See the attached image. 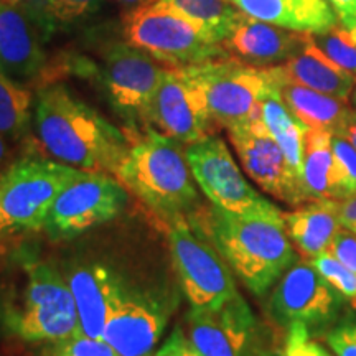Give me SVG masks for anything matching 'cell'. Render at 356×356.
Here are the masks:
<instances>
[{
  "instance_id": "ee69618b",
  "label": "cell",
  "mask_w": 356,
  "mask_h": 356,
  "mask_svg": "<svg viewBox=\"0 0 356 356\" xmlns=\"http://www.w3.org/2000/svg\"><path fill=\"white\" fill-rule=\"evenodd\" d=\"M262 356H284V353H282V351H277V350H269V351H266V353L264 355H262Z\"/></svg>"
},
{
  "instance_id": "52a82bcc",
  "label": "cell",
  "mask_w": 356,
  "mask_h": 356,
  "mask_svg": "<svg viewBox=\"0 0 356 356\" xmlns=\"http://www.w3.org/2000/svg\"><path fill=\"white\" fill-rule=\"evenodd\" d=\"M124 37L131 47L173 68L228 56L221 44L211 43L197 26L159 2L129 12Z\"/></svg>"
},
{
  "instance_id": "d6a6232c",
  "label": "cell",
  "mask_w": 356,
  "mask_h": 356,
  "mask_svg": "<svg viewBox=\"0 0 356 356\" xmlns=\"http://www.w3.org/2000/svg\"><path fill=\"white\" fill-rule=\"evenodd\" d=\"M323 338L337 356H356V317L341 318Z\"/></svg>"
},
{
  "instance_id": "8992f818",
  "label": "cell",
  "mask_w": 356,
  "mask_h": 356,
  "mask_svg": "<svg viewBox=\"0 0 356 356\" xmlns=\"http://www.w3.org/2000/svg\"><path fill=\"white\" fill-rule=\"evenodd\" d=\"M184 70L203 91L213 121L226 131L261 118L262 97L275 83L273 66L257 68L228 56Z\"/></svg>"
},
{
  "instance_id": "1f68e13d",
  "label": "cell",
  "mask_w": 356,
  "mask_h": 356,
  "mask_svg": "<svg viewBox=\"0 0 356 356\" xmlns=\"http://www.w3.org/2000/svg\"><path fill=\"white\" fill-rule=\"evenodd\" d=\"M332 149L335 155L343 200L356 195V149L340 134L332 136Z\"/></svg>"
},
{
  "instance_id": "ac0fdd59",
  "label": "cell",
  "mask_w": 356,
  "mask_h": 356,
  "mask_svg": "<svg viewBox=\"0 0 356 356\" xmlns=\"http://www.w3.org/2000/svg\"><path fill=\"white\" fill-rule=\"evenodd\" d=\"M307 35L310 33L292 32L282 26L252 19L243 12L241 19L221 47L228 56L243 63L257 68H270L287 61L299 50Z\"/></svg>"
},
{
  "instance_id": "5bb4252c",
  "label": "cell",
  "mask_w": 356,
  "mask_h": 356,
  "mask_svg": "<svg viewBox=\"0 0 356 356\" xmlns=\"http://www.w3.org/2000/svg\"><path fill=\"white\" fill-rule=\"evenodd\" d=\"M213 124L198 84L184 68L167 70L147 113L145 126L188 145L213 136Z\"/></svg>"
},
{
  "instance_id": "4fadbf2b",
  "label": "cell",
  "mask_w": 356,
  "mask_h": 356,
  "mask_svg": "<svg viewBox=\"0 0 356 356\" xmlns=\"http://www.w3.org/2000/svg\"><path fill=\"white\" fill-rule=\"evenodd\" d=\"M228 137L244 172L266 193L293 207L307 202L300 178L261 118L228 129Z\"/></svg>"
},
{
  "instance_id": "60d3db41",
  "label": "cell",
  "mask_w": 356,
  "mask_h": 356,
  "mask_svg": "<svg viewBox=\"0 0 356 356\" xmlns=\"http://www.w3.org/2000/svg\"><path fill=\"white\" fill-rule=\"evenodd\" d=\"M115 2L121 3L124 8H127V10L131 12V10H136V8L150 6V3L157 2V0H115Z\"/></svg>"
},
{
  "instance_id": "603a6c76",
  "label": "cell",
  "mask_w": 356,
  "mask_h": 356,
  "mask_svg": "<svg viewBox=\"0 0 356 356\" xmlns=\"http://www.w3.org/2000/svg\"><path fill=\"white\" fill-rule=\"evenodd\" d=\"M274 71L277 76L279 95L297 121L309 129H320L332 134H338L343 129L351 113L345 99L287 81L277 66H274Z\"/></svg>"
},
{
  "instance_id": "4316f807",
  "label": "cell",
  "mask_w": 356,
  "mask_h": 356,
  "mask_svg": "<svg viewBox=\"0 0 356 356\" xmlns=\"http://www.w3.org/2000/svg\"><path fill=\"white\" fill-rule=\"evenodd\" d=\"M33 95L29 88L0 71V134L17 142L26 136L32 122Z\"/></svg>"
},
{
  "instance_id": "277c9868",
  "label": "cell",
  "mask_w": 356,
  "mask_h": 356,
  "mask_svg": "<svg viewBox=\"0 0 356 356\" xmlns=\"http://www.w3.org/2000/svg\"><path fill=\"white\" fill-rule=\"evenodd\" d=\"M129 149L115 178L163 221L193 215L198 191L185 149L165 134L147 127L127 134Z\"/></svg>"
},
{
  "instance_id": "7bdbcfd3",
  "label": "cell",
  "mask_w": 356,
  "mask_h": 356,
  "mask_svg": "<svg viewBox=\"0 0 356 356\" xmlns=\"http://www.w3.org/2000/svg\"><path fill=\"white\" fill-rule=\"evenodd\" d=\"M350 102H351V106H353V108L356 109V83H355L353 89H351V95H350Z\"/></svg>"
},
{
  "instance_id": "f1b7e54d",
  "label": "cell",
  "mask_w": 356,
  "mask_h": 356,
  "mask_svg": "<svg viewBox=\"0 0 356 356\" xmlns=\"http://www.w3.org/2000/svg\"><path fill=\"white\" fill-rule=\"evenodd\" d=\"M314 38L325 55L356 78V26L337 25L322 35H314Z\"/></svg>"
},
{
  "instance_id": "7402d4cb",
  "label": "cell",
  "mask_w": 356,
  "mask_h": 356,
  "mask_svg": "<svg viewBox=\"0 0 356 356\" xmlns=\"http://www.w3.org/2000/svg\"><path fill=\"white\" fill-rule=\"evenodd\" d=\"M284 220L293 246L309 261L330 251L341 226L337 200L309 202L297 210L284 213Z\"/></svg>"
},
{
  "instance_id": "74e56055",
  "label": "cell",
  "mask_w": 356,
  "mask_h": 356,
  "mask_svg": "<svg viewBox=\"0 0 356 356\" xmlns=\"http://www.w3.org/2000/svg\"><path fill=\"white\" fill-rule=\"evenodd\" d=\"M338 220L346 231L356 236V195L338 202Z\"/></svg>"
},
{
  "instance_id": "8d00e7d4",
  "label": "cell",
  "mask_w": 356,
  "mask_h": 356,
  "mask_svg": "<svg viewBox=\"0 0 356 356\" xmlns=\"http://www.w3.org/2000/svg\"><path fill=\"white\" fill-rule=\"evenodd\" d=\"M328 6L335 12L340 25L345 29L356 26V0H327Z\"/></svg>"
},
{
  "instance_id": "f546056e",
  "label": "cell",
  "mask_w": 356,
  "mask_h": 356,
  "mask_svg": "<svg viewBox=\"0 0 356 356\" xmlns=\"http://www.w3.org/2000/svg\"><path fill=\"white\" fill-rule=\"evenodd\" d=\"M40 356H119L102 338H91L81 333L44 343Z\"/></svg>"
},
{
  "instance_id": "44dd1931",
  "label": "cell",
  "mask_w": 356,
  "mask_h": 356,
  "mask_svg": "<svg viewBox=\"0 0 356 356\" xmlns=\"http://www.w3.org/2000/svg\"><path fill=\"white\" fill-rule=\"evenodd\" d=\"M252 17L299 33L322 35L340 25L327 0H229Z\"/></svg>"
},
{
  "instance_id": "d6986e66",
  "label": "cell",
  "mask_w": 356,
  "mask_h": 356,
  "mask_svg": "<svg viewBox=\"0 0 356 356\" xmlns=\"http://www.w3.org/2000/svg\"><path fill=\"white\" fill-rule=\"evenodd\" d=\"M79 318V333L102 338L111 307L124 280L109 267L101 264H76L66 274Z\"/></svg>"
},
{
  "instance_id": "8fae6325",
  "label": "cell",
  "mask_w": 356,
  "mask_h": 356,
  "mask_svg": "<svg viewBox=\"0 0 356 356\" xmlns=\"http://www.w3.org/2000/svg\"><path fill=\"white\" fill-rule=\"evenodd\" d=\"M186 330L203 356H262L273 350L257 318L241 296L215 309H195L186 315Z\"/></svg>"
},
{
  "instance_id": "836d02e7",
  "label": "cell",
  "mask_w": 356,
  "mask_h": 356,
  "mask_svg": "<svg viewBox=\"0 0 356 356\" xmlns=\"http://www.w3.org/2000/svg\"><path fill=\"white\" fill-rule=\"evenodd\" d=\"M310 330L304 323H293L287 328L286 340L296 345L300 356H332L322 345L310 340Z\"/></svg>"
},
{
  "instance_id": "9a60e30c",
  "label": "cell",
  "mask_w": 356,
  "mask_h": 356,
  "mask_svg": "<svg viewBox=\"0 0 356 356\" xmlns=\"http://www.w3.org/2000/svg\"><path fill=\"white\" fill-rule=\"evenodd\" d=\"M157 60L129 43H115L106 55L102 83L109 101L129 121L145 124L147 113L165 76Z\"/></svg>"
},
{
  "instance_id": "ab89813d",
  "label": "cell",
  "mask_w": 356,
  "mask_h": 356,
  "mask_svg": "<svg viewBox=\"0 0 356 356\" xmlns=\"http://www.w3.org/2000/svg\"><path fill=\"white\" fill-rule=\"evenodd\" d=\"M8 160H10V149H8L6 137L0 134V172H2L3 168H6L8 163H10Z\"/></svg>"
},
{
  "instance_id": "f35d334b",
  "label": "cell",
  "mask_w": 356,
  "mask_h": 356,
  "mask_svg": "<svg viewBox=\"0 0 356 356\" xmlns=\"http://www.w3.org/2000/svg\"><path fill=\"white\" fill-rule=\"evenodd\" d=\"M338 134H340V136H343L345 139L348 140L350 144L356 149V109L351 111L348 119H346L343 129H341Z\"/></svg>"
},
{
  "instance_id": "30bf717a",
  "label": "cell",
  "mask_w": 356,
  "mask_h": 356,
  "mask_svg": "<svg viewBox=\"0 0 356 356\" xmlns=\"http://www.w3.org/2000/svg\"><path fill=\"white\" fill-rule=\"evenodd\" d=\"M346 302L310 262H296L279 279L267 310L280 327L304 323L312 333L332 327Z\"/></svg>"
},
{
  "instance_id": "7a4b0ae2",
  "label": "cell",
  "mask_w": 356,
  "mask_h": 356,
  "mask_svg": "<svg viewBox=\"0 0 356 356\" xmlns=\"http://www.w3.org/2000/svg\"><path fill=\"white\" fill-rule=\"evenodd\" d=\"M33 121L43 152L81 172L115 175L127 154V134L65 86L38 92Z\"/></svg>"
},
{
  "instance_id": "83f0119b",
  "label": "cell",
  "mask_w": 356,
  "mask_h": 356,
  "mask_svg": "<svg viewBox=\"0 0 356 356\" xmlns=\"http://www.w3.org/2000/svg\"><path fill=\"white\" fill-rule=\"evenodd\" d=\"M102 3L104 0H33L29 12L47 38L51 32L89 19L99 10Z\"/></svg>"
},
{
  "instance_id": "ba28073f",
  "label": "cell",
  "mask_w": 356,
  "mask_h": 356,
  "mask_svg": "<svg viewBox=\"0 0 356 356\" xmlns=\"http://www.w3.org/2000/svg\"><path fill=\"white\" fill-rule=\"evenodd\" d=\"M168 246L181 287L195 309H215L238 296L229 266L188 216L167 221Z\"/></svg>"
},
{
  "instance_id": "4dcf8cb0",
  "label": "cell",
  "mask_w": 356,
  "mask_h": 356,
  "mask_svg": "<svg viewBox=\"0 0 356 356\" xmlns=\"http://www.w3.org/2000/svg\"><path fill=\"white\" fill-rule=\"evenodd\" d=\"M333 287L356 309V274L341 264L330 251L309 261Z\"/></svg>"
},
{
  "instance_id": "6da1fadb",
  "label": "cell",
  "mask_w": 356,
  "mask_h": 356,
  "mask_svg": "<svg viewBox=\"0 0 356 356\" xmlns=\"http://www.w3.org/2000/svg\"><path fill=\"white\" fill-rule=\"evenodd\" d=\"M197 218L195 225L257 297L266 296L296 262L284 211L273 203L249 213L226 211L211 204Z\"/></svg>"
},
{
  "instance_id": "d590c367",
  "label": "cell",
  "mask_w": 356,
  "mask_h": 356,
  "mask_svg": "<svg viewBox=\"0 0 356 356\" xmlns=\"http://www.w3.org/2000/svg\"><path fill=\"white\" fill-rule=\"evenodd\" d=\"M155 356H203L200 353V350L191 343L188 335H185L184 328L175 327L170 337L167 338L165 343L162 345V348L157 351Z\"/></svg>"
},
{
  "instance_id": "9c48e42d",
  "label": "cell",
  "mask_w": 356,
  "mask_h": 356,
  "mask_svg": "<svg viewBox=\"0 0 356 356\" xmlns=\"http://www.w3.org/2000/svg\"><path fill=\"white\" fill-rule=\"evenodd\" d=\"M127 191L109 173L83 172L58 195L43 231L53 241H68L121 215Z\"/></svg>"
},
{
  "instance_id": "3957f363",
  "label": "cell",
  "mask_w": 356,
  "mask_h": 356,
  "mask_svg": "<svg viewBox=\"0 0 356 356\" xmlns=\"http://www.w3.org/2000/svg\"><path fill=\"white\" fill-rule=\"evenodd\" d=\"M0 296V323L26 343H50L79 333L66 275L47 261L25 259Z\"/></svg>"
},
{
  "instance_id": "5b68a950",
  "label": "cell",
  "mask_w": 356,
  "mask_h": 356,
  "mask_svg": "<svg viewBox=\"0 0 356 356\" xmlns=\"http://www.w3.org/2000/svg\"><path fill=\"white\" fill-rule=\"evenodd\" d=\"M81 173L40 155L8 163L0 172V241L42 231L58 195Z\"/></svg>"
},
{
  "instance_id": "e575fe53",
  "label": "cell",
  "mask_w": 356,
  "mask_h": 356,
  "mask_svg": "<svg viewBox=\"0 0 356 356\" xmlns=\"http://www.w3.org/2000/svg\"><path fill=\"white\" fill-rule=\"evenodd\" d=\"M330 252L341 264L356 274V236L346 229H340L333 239Z\"/></svg>"
},
{
  "instance_id": "b9f144b4",
  "label": "cell",
  "mask_w": 356,
  "mask_h": 356,
  "mask_svg": "<svg viewBox=\"0 0 356 356\" xmlns=\"http://www.w3.org/2000/svg\"><path fill=\"white\" fill-rule=\"evenodd\" d=\"M2 2L10 3V6H15V7H24V8H29V7L32 6V3H33V0H2Z\"/></svg>"
},
{
  "instance_id": "cb8c5ba5",
  "label": "cell",
  "mask_w": 356,
  "mask_h": 356,
  "mask_svg": "<svg viewBox=\"0 0 356 356\" xmlns=\"http://www.w3.org/2000/svg\"><path fill=\"white\" fill-rule=\"evenodd\" d=\"M332 136L333 134L328 131L307 129L304 165H302V188L307 202L343 200L332 149Z\"/></svg>"
},
{
  "instance_id": "d4e9b609",
  "label": "cell",
  "mask_w": 356,
  "mask_h": 356,
  "mask_svg": "<svg viewBox=\"0 0 356 356\" xmlns=\"http://www.w3.org/2000/svg\"><path fill=\"white\" fill-rule=\"evenodd\" d=\"M274 71V66H273ZM275 76V71H274ZM261 119L274 137L284 155H286L289 165L300 178L302 181V165H304V150H305V134L307 129L304 124L293 118L287 106L284 104L282 97L279 95L277 76L275 83L270 86L261 101Z\"/></svg>"
},
{
  "instance_id": "484cf974",
  "label": "cell",
  "mask_w": 356,
  "mask_h": 356,
  "mask_svg": "<svg viewBox=\"0 0 356 356\" xmlns=\"http://www.w3.org/2000/svg\"><path fill=\"white\" fill-rule=\"evenodd\" d=\"M195 25L211 43L221 44L241 19L243 12L229 0H157Z\"/></svg>"
},
{
  "instance_id": "7c38bea8",
  "label": "cell",
  "mask_w": 356,
  "mask_h": 356,
  "mask_svg": "<svg viewBox=\"0 0 356 356\" xmlns=\"http://www.w3.org/2000/svg\"><path fill=\"white\" fill-rule=\"evenodd\" d=\"M185 157L197 185L215 207L233 213H249L270 204L244 178L228 145L220 137L210 136L188 144Z\"/></svg>"
},
{
  "instance_id": "2e32d148",
  "label": "cell",
  "mask_w": 356,
  "mask_h": 356,
  "mask_svg": "<svg viewBox=\"0 0 356 356\" xmlns=\"http://www.w3.org/2000/svg\"><path fill=\"white\" fill-rule=\"evenodd\" d=\"M168 323V310L150 293L122 284L111 307L102 340L119 356H147Z\"/></svg>"
},
{
  "instance_id": "ffe728a7",
  "label": "cell",
  "mask_w": 356,
  "mask_h": 356,
  "mask_svg": "<svg viewBox=\"0 0 356 356\" xmlns=\"http://www.w3.org/2000/svg\"><path fill=\"white\" fill-rule=\"evenodd\" d=\"M275 66L287 81L302 84L345 101L348 99L355 86L353 74L325 55V51L315 42L314 35H307L299 50L287 61Z\"/></svg>"
},
{
  "instance_id": "e0dca14e",
  "label": "cell",
  "mask_w": 356,
  "mask_h": 356,
  "mask_svg": "<svg viewBox=\"0 0 356 356\" xmlns=\"http://www.w3.org/2000/svg\"><path fill=\"white\" fill-rule=\"evenodd\" d=\"M44 35L29 8L0 0V71L13 79L37 76L44 65Z\"/></svg>"
}]
</instances>
